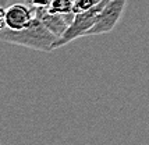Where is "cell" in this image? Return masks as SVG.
Masks as SVG:
<instances>
[{
	"label": "cell",
	"instance_id": "obj_1",
	"mask_svg": "<svg viewBox=\"0 0 149 145\" xmlns=\"http://www.w3.org/2000/svg\"><path fill=\"white\" fill-rule=\"evenodd\" d=\"M0 39L10 45H17V46L49 53L54 50V43L57 42L58 36L53 33L39 18L35 17L29 26L21 31H13L7 26L1 28Z\"/></svg>",
	"mask_w": 149,
	"mask_h": 145
},
{
	"label": "cell",
	"instance_id": "obj_2",
	"mask_svg": "<svg viewBox=\"0 0 149 145\" xmlns=\"http://www.w3.org/2000/svg\"><path fill=\"white\" fill-rule=\"evenodd\" d=\"M107 1H109V0H102L99 4H96L95 7H92L89 10L75 13V17H74L72 22L70 24V26L67 28V31H65L57 39V42L54 43V49L64 46V45L70 43L72 40L81 38V36H85L86 31L93 26L95 21H96L97 14L103 10V7L107 4Z\"/></svg>",
	"mask_w": 149,
	"mask_h": 145
},
{
	"label": "cell",
	"instance_id": "obj_3",
	"mask_svg": "<svg viewBox=\"0 0 149 145\" xmlns=\"http://www.w3.org/2000/svg\"><path fill=\"white\" fill-rule=\"evenodd\" d=\"M125 3H127V0H109L107 4L103 7V10L97 14L93 26L86 31L85 36L102 35V33H107L113 31L123 15Z\"/></svg>",
	"mask_w": 149,
	"mask_h": 145
},
{
	"label": "cell",
	"instance_id": "obj_4",
	"mask_svg": "<svg viewBox=\"0 0 149 145\" xmlns=\"http://www.w3.org/2000/svg\"><path fill=\"white\" fill-rule=\"evenodd\" d=\"M35 18V11L32 8L26 7L25 4L15 3L7 8L0 10V29L1 28H10L13 31H21L32 22Z\"/></svg>",
	"mask_w": 149,
	"mask_h": 145
},
{
	"label": "cell",
	"instance_id": "obj_5",
	"mask_svg": "<svg viewBox=\"0 0 149 145\" xmlns=\"http://www.w3.org/2000/svg\"><path fill=\"white\" fill-rule=\"evenodd\" d=\"M35 17L39 18L53 33H56L60 38L70 26L75 14H71L70 17H67V13H56V11H52L50 8L46 10L43 7H38L35 11Z\"/></svg>",
	"mask_w": 149,
	"mask_h": 145
},
{
	"label": "cell",
	"instance_id": "obj_6",
	"mask_svg": "<svg viewBox=\"0 0 149 145\" xmlns=\"http://www.w3.org/2000/svg\"><path fill=\"white\" fill-rule=\"evenodd\" d=\"M75 0H53L50 10L56 13H71Z\"/></svg>",
	"mask_w": 149,
	"mask_h": 145
},
{
	"label": "cell",
	"instance_id": "obj_7",
	"mask_svg": "<svg viewBox=\"0 0 149 145\" xmlns=\"http://www.w3.org/2000/svg\"><path fill=\"white\" fill-rule=\"evenodd\" d=\"M102 0H75L74 7H72V11L74 13H79V11H85V10H89L92 7H95L96 4H99Z\"/></svg>",
	"mask_w": 149,
	"mask_h": 145
}]
</instances>
